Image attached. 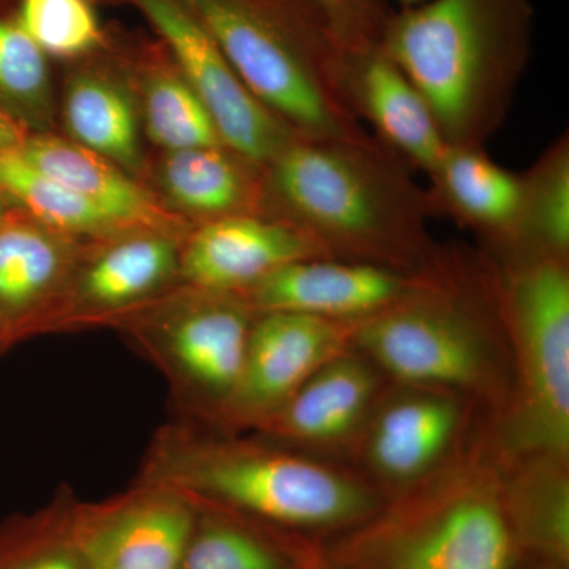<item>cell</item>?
<instances>
[{
  "label": "cell",
  "mask_w": 569,
  "mask_h": 569,
  "mask_svg": "<svg viewBox=\"0 0 569 569\" xmlns=\"http://www.w3.org/2000/svg\"><path fill=\"white\" fill-rule=\"evenodd\" d=\"M373 137L296 138L264 167L266 216L295 224L328 258L419 274L433 263L427 190Z\"/></svg>",
  "instance_id": "obj_1"
},
{
  "label": "cell",
  "mask_w": 569,
  "mask_h": 569,
  "mask_svg": "<svg viewBox=\"0 0 569 569\" xmlns=\"http://www.w3.org/2000/svg\"><path fill=\"white\" fill-rule=\"evenodd\" d=\"M530 0H422L388 13L381 50L413 82L448 146L485 148L531 51Z\"/></svg>",
  "instance_id": "obj_2"
},
{
  "label": "cell",
  "mask_w": 569,
  "mask_h": 569,
  "mask_svg": "<svg viewBox=\"0 0 569 569\" xmlns=\"http://www.w3.org/2000/svg\"><path fill=\"white\" fill-rule=\"evenodd\" d=\"M137 482L288 529H347L378 509L372 492L347 475L280 449L211 436L183 419L157 430Z\"/></svg>",
  "instance_id": "obj_3"
},
{
  "label": "cell",
  "mask_w": 569,
  "mask_h": 569,
  "mask_svg": "<svg viewBox=\"0 0 569 569\" xmlns=\"http://www.w3.org/2000/svg\"><path fill=\"white\" fill-rule=\"evenodd\" d=\"M505 485L492 458L463 456L348 527L323 552L326 563L331 569H515L522 549Z\"/></svg>",
  "instance_id": "obj_4"
},
{
  "label": "cell",
  "mask_w": 569,
  "mask_h": 569,
  "mask_svg": "<svg viewBox=\"0 0 569 569\" xmlns=\"http://www.w3.org/2000/svg\"><path fill=\"white\" fill-rule=\"evenodd\" d=\"M250 92L306 140H365L343 93L347 48L306 0H179Z\"/></svg>",
  "instance_id": "obj_5"
},
{
  "label": "cell",
  "mask_w": 569,
  "mask_h": 569,
  "mask_svg": "<svg viewBox=\"0 0 569 569\" xmlns=\"http://www.w3.org/2000/svg\"><path fill=\"white\" fill-rule=\"evenodd\" d=\"M253 318L238 295L181 284L111 329L163 373L183 421L219 425L241 378Z\"/></svg>",
  "instance_id": "obj_6"
},
{
  "label": "cell",
  "mask_w": 569,
  "mask_h": 569,
  "mask_svg": "<svg viewBox=\"0 0 569 569\" xmlns=\"http://www.w3.org/2000/svg\"><path fill=\"white\" fill-rule=\"evenodd\" d=\"M498 313L519 358L518 443L530 456L568 459V257L509 258L496 279Z\"/></svg>",
  "instance_id": "obj_7"
},
{
  "label": "cell",
  "mask_w": 569,
  "mask_h": 569,
  "mask_svg": "<svg viewBox=\"0 0 569 569\" xmlns=\"http://www.w3.org/2000/svg\"><path fill=\"white\" fill-rule=\"evenodd\" d=\"M351 342L397 380L425 388L475 389L488 380V339L440 257L417 290L355 321Z\"/></svg>",
  "instance_id": "obj_8"
},
{
  "label": "cell",
  "mask_w": 569,
  "mask_h": 569,
  "mask_svg": "<svg viewBox=\"0 0 569 569\" xmlns=\"http://www.w3.org/2000/svg\"><path fill=\"white\" fill-rule=\"evenodd\" d=\"M140 11L198 99L227 148L266 167L298 137L238 77L222 50L179 0H129Z\"/></svg>",
  "instance_id": "obj_9"
},
{
  "label": "cell",
  "mask_w": 569,
  "mask_h": 569,
  "mask_svg": "<svg viewBox=\"0 0 569 569\" xmlns=\"http://www.w3.org/2000/svg\"><path fill=\"white\" fill-rule=\"evenodd\" d=\"M182 241L130 231L88 242L56 332L111 328L181 287Z\"/></svg>",
  "instance_id": "obj_10"
},
{
  "label": "cell",
  "mask_w": 569,
  "mask_h": 569,
  "mask_svg": "<svg viewBox=\"0 0 569 569\" xmlns=\"http://www.w3.org/2000/svg\"><path fill=\"white\" fill-rule=\"evenodd\" d=\"M353 325L305 313H254L241 378L219 425L260 426L320 367L347 353Z\"/></svg>",
  "instance_id": "obj_11"
},
{
  "label": "cell",
  "mask_w": 569,
  "mask_h": 569,
  "mask_svg": "<svg viewBox=\"0 0 569 569\" xmlns=\"http://www.w3.org/2000/svg\"><path fill=\"white\" fill-rule=\"evenodd\" d=\"M86 246L11 209L0 223V356L58 331Z\"/></svg>",
  "instance_id": "obj_12"
},
{
  "label": "cell",
  "mask_w": 569,
  "mask_h": 569,
  "mask_svg": "<svg viewBox=\"0 0 569 569\" xmlns=\"http://www.w3.org/2000/svg\"><path fill=\"white\" fill-rule=\"evenodd\" d=\"M194 520L192 501L141 482L73 508L74 531L93 569H178Z\"/></svg>",
  "instance_id": "obj_13"
},
{
  "label": "cell",
  "mask_w": 569,
  "mask_h": 569,
  "mask_svg": "<svg viewBox=\"0 0 569 569\" xmlns=\"http://www.w3.org/2000/svg\"><path fill=\"white\" fill-rule=\"evenodd\" d=\"M419 274L383 266L309 258L277 269L238 293L254 313L293 312L332 321H359L417 290Z\"/></svg>",
  "instance_id": "obj_14"
},
{
  "label": "cell",
  "mask_w": 569,
  "mask_h": 569,
  "mask_svg": "<svg viewBox=\"0 0 569 569\" xmlns=\"http://www.w3.org/2000/svg\"><path fill=\"white\" fill-rule=\"evenodd\" d=\"M328 258L295 224L268 216H234L197 224L181 246L187 287L238 295L283 266Z\"/></svg>",
  "instance_id": "obj_15"
},
{
  "label": "cell",
  "mask_w": 569,
  "mask_h": 569,
  "mask_svg": "<svg viewBox=\"0 0 569 569\" xmlns=\"http://www.w3.org/2000/svg\"><path fill=\"white\" fill-rule=\"evenodd\" d=\"M70 63L59 104L66 138L140 179L146 170L141 118L121 41L111 36L104 50Z\"/></svg>",
  "instance_id": "obj_16"
},
{
  "label": "cell",
  "mask_w": 569,
  "mask_h": 569,
  "mask_svg": "<svg viewBox=\"0 0 569 569\" xmlns=\"http://www.w3.org/2000/svg\"><path fill=\"white\" fill-rule=\"evenodd\" d=\"M343 93L356 119L369 123L373 138L408 167L427 174L447 151L421 93L378 41L347 52Z\"/></svg>",
  "instance_id": "obj_17"
},
{
  "label": "cell",
  "mask_w": 569,
  "mask_h": 569,
  "mask_svg": "<svg viewBox=\"0 0 569 569\" xmlns=\"http://www.w3.org/2000/svg\"><path fill=\"white\" fill-rule=\"evenodd\" d=\"M18 153L41 173L69 187L126 231L186 239L193 224L171 211L152 189L99 153L52 132L29 133Z\"/></svg>",
  "instance_id": "obj_18"
},
{
  "label": "cell",
  "mask_w": 569,
  "mask_h": 569,
  "mask_svg": "<svg viewBox=\"0 0 569 569\" xmlns=\"http://www.w3.org/2000/svg\"><path fill=\"white\" fill-rule=\"evenodd\" d=\"M153 192L197 224L234 216H266L264 167L227 146L160 152Z\"/></svg>",
  "instance_id": "obj_19"
},
{
  "label": "cell",
  "mask_w": 569,
  "mask_h": 569,
  "mask_svg": "<svg viewBox=\"0 0 569 569\" xmlns=\"http://www.w3.org/2000/svg\"><path fill=\"white\" fill-rule=\"evenodd\" d=\"M427 176L433 213H447L490 244L512 252L526 203L523 174L505 170L485 148L448 146Z\"/></svg>",
  "instance_id": "obj_20"
},
{
  "label": "cell",
  "mask_w": 569,
  "mask_h": 569,
  "mask_svg": "<svg viewBox=\"0 0 569 569\" xmlns=\"http://www.w3.org/2000/svg\"><path fill=\"white\" fill-rule=\"evenodd\" d=\"M146 137L160 152L222 146L216 123L162 41H121Z\"/></svg>",
  "instance_id": "obj_21"
},
{
  "label": "cell",
  "mask_w": 569,
  "mask_h": 569,
  "mask_svg": "<svg viewBox=\"0 0 569 569\" xmlns=\"http://www.w3.org/2000/svg\"><path fill=\"white\" fill-rule=\"evenodd\" d=\"M376 389L372 369L361 359L343 353L320 367L254 429L280 440L332 443L361 425Z\"/></svg>",
  "instance_id": "obj_22"
},
{
  "label": "cell",
  "mask_w": 569,
  "mask_h": 569,
  "mask_svg": "<svg viewBox=\"0 0 569 569\" xmlns=\"http://www.w3.org/2000/svg\"><path fill=\"white\" fill-rule=\"evenodd\" d=\"M462 411L455 399L425 395L397 400L378 415L369 460L381 477L417 482L432 473L458 436Z\"/></svg>",
  "instance_id": "obj_23"
},
{
  "label": "cell",
  "mask_w": 569,
  "mask_h": 569,
  "mask_svg": "<svg viewBox=\"0 0 569 569\" xmlns=\"http://www.w3.org/2000/svg\"><path fill=\"white\" fill-rule=\"evenodd\" d=\"M567 460L533 456L515 478H507V503L520 549L542 560L568 565L569 490Z\"/></svg>",
  "instance_id": "obj_24"
},
{
  "label": "cell",
  "mask_w": 569,
  "mask_h": 569,
  "mask_svg": "<svg viewBox=\"0 0 569 569\" xmlns=\"http://www.w3.org/2000/svg\"><path fill=\"white\" fill-rule=\"evenodd\" d=\"M0 193L31 219L78 241H103L130 233L69 187L26 162L18 149L0 153Z\"/></svg>",
  "instance_id": "obj_25"
},
{
  "label": "cell",
  "mask_w": 569,
  "mask_h": 569,
  "mask_svg": "<svg viewBox=\"0 0 569 569\" xmlns=\"http://www.w3.org/2000/svg\"><path fill=\"white\" fill-rule=\"evenodd\" d=\"M0 110L28 133L52 132L58 112L50 59L22 31L17 0H0Z\"/></svg>",
  "instance_id": "obj_26"
},
{
  "label": "cell",
  "mask_w": 569,
  "mask_h": 569,
  "mask_svg": "<svg viewBox=\"0 0 569 569\" xmlns=\"http://www.w3.org/2000/svg\"><path fill=\"white\" fill-rule=\"evenodd\" d=\"M73 493L0 523V569H93L74 531Z\"/></svg>",
  "instance_id": "obj_27"
},
{
  "label": "cell",
  "mask_w": 569,
  "mask_h": 569,
  "mask_svg": "<svg viewBox=\"0 0 569 569\" xmlns=\"http://www.w3.org/2000/svg\"><path fill=\"white\" fill-rule=\"evenodd\" d=\"M526 203L509 258L549 253L568 257L569 140L565 133L523 173Z\"/></svg>",
  "instance_id": "obj_28"
},
{
  "label": "cell",
  "mask_w": 569,
  "mask_h": 569,
  "mask_svg": "<svg viewBox=\"0 0 569 569\" xmlns=\"http://www.w3.org/2000/svg\"><path fill=\"white\" fill-rule=\"evenodd\" d=\"M193 505L197 520L178 569H299L296 557L234 522L223 509Z\"/></svg>",
  "instance_id": "obj_29"
},
{
  "label": "cell",
  "mask_w": 569,
  "mask_h": 569,
  "mask_svg": "<svg viewBox=\"0 0 569 569\" xmlns=\"http://www.w3.org/2000/svg\"><path fill=\"white\" fill-rule=\"evenodd\" d=\"M22 31L48 59L77 62L110 44L93 0H17Z\"/></svg>",
  "instance_id": "obj_30"
},
{
  "label": "cell",
  "mask_w": 569,
  "mask_h": 569,
  "mask_svg": "<svg viewBox=\"0 0 569 569\" xmlns=\"http://www.w3.org/2000/svg\"><path fill=\"white\" fill-rule=\"evenodd\" d=\"M320 11L340 43L348 51L359 50L380 40L388 11L365 0H306Z\"/></svg>",
  "instance_id": "obj_31"
},
{
  "label": "cell",
  "mask_w": 569,
  "mask_h": 569,
  "mask_svg": "<svg viewBox=\"0 0 569 569\" xmlns=\"http://www.w3.org/2000/svg\"><path fill=\"white\" fill-rule=\"evenodd\" d=\"M28 132L18 126L7 112L0 110V153L17 151L24 142Z\"/></svg>",
  "instance_id": "obj_32"
},
{
  "label": "cell",
  "mask_w": 569,
  "mask_h": 569,
  "mask_svg": "<svg viewBox=\"0 0 569 569\" xmlns=\"http://www.w3.org/2000/svg\"><path fill=\"white\" fill-rule=\"evenodd\" d=\"M295 557L296 560H298L299 569H331V567L326 563L323 553L318 552L316 549H301Z\"/></svg>",
  "instance_id": "obj_33"
},
{
  "label": "cell",
  "mask_w": 569,
  "mask_h": 569,
  "mask_svg": "<svg viewBox=\"0 0 569 569\" xmlns=\"http://www.w3.org/2000/svg\"><path fill=\"white\" fill-rule=\"evenodd\" d=\"M11 209H13V206H11L9 201H7V198L0 193V223L9 217Z\"/></svg>",
  "instance_id": "obj_34"
},
{
  "label": "cell",
  "mask_w": 569,
  "mask_h": 569,
  "mask_svg": "<svg viewBox=\"0 0 569 569\" xmlns=\"http://www.w3.org/2000/svg\"><path fill=\"white\" fill-rule=\"evenodd\" d=\"M535 569H567V565L556 563V561H542V565Z\"/></svg>",
  "instance_id": "obj_35"
},
{
  "label": "cell",
  "mask_w": 569,
  "mask_h": 569,
  "mask_svg": "<svg viewBox=\"0 0 569 569\" xmlns=\"http://www.w3.org/2000/svg\"><path fill=\"white\" fill-rule=\"evenodd\" d=\"M369 6L377 7V9L387 10L388 0H365Z\"/></svg>",
  "instance_id": "obj_36"
},
{
  "label": "cell",
  "mask_w": 569,
  "mask_h": 569,
  "mask_svg": "<svg viewBox=\"0 0 569 569\" xmlns=\"http://www.w3.org/2000/svg\"><path fill=\"white\" fill-rule=\"evenodd\" d=\"M396 2L399 3L400 9H407V7L417 6L422 0H396Z\"/></svg>",
  "instance_id": "obj_37"
},
{
  "label": "cell",
  "mask_w": 569,
  "mask_h": 569,
  "mask_svg": "<svg viewBox=\"0 0 569 569\" xmlns=\"http://www.w3.org/2000/svg\"><path fill=\"white\" fill-rule=\"evenodd\" d=\"M93 2L129 3V0H93Z\"/></svg>",
  "instance_id": "obj_38"
}]
</instances>
